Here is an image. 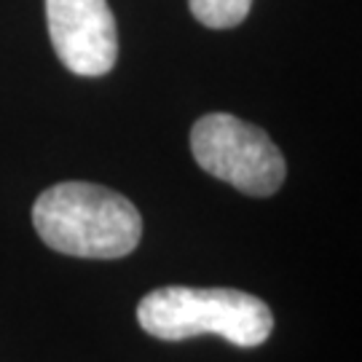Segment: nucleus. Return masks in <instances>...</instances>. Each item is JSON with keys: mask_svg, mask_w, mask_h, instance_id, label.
I'll use <instances>...</instances> for the list:
<instances>
[{"mask_svg": "<svg viewBox=\"0 0 362 362\" xmlns=\"http://www.w3.org/2000/svg\"><path fill=\"white\" fill-rule=\"evenodd\" d=\"M33 226L52 250L73 258H124L143 236L137 207L127 196L94 182L46 188L35 199Z\"/></svg>", "mask_w": 362, "mask_h": 362, "instance_id": "nucleus-1", "label": "nucleus"}, {"mask_svg": "<svg viewBox=\"0 0 362 362\" xmlns=\"http://www.w3.org/2000/svg\"><path fill=\"white\" fill-rule=\"evenodd\" d=\"M148 336L185 341L218 336L233 346H260L274 330V314L260 298L231 287H158L137 306Z\"/></svg>", "mask_w": 362, "mask_h": 362, "instance_id": "nucleus-2", "label": "nucleus"}, {"mask_svg": "<svg viewBox=\"0 0 362 362\" xmlns=\"http://www.w3.org/2000/svg\"><path fill=\"white\" fill-rule=\"evenodd\" d=\"M191 151L207 175L247 196H272L285 182V156L272 137L228 113L199 118L191 129Z\"/></svg>", "mask_w": 362, "mask_h": 362, "instance_id": "nucleus-3", "label": "nucleus"}, {"mask_svg": "<svg viewBox=\"0 0 362 362\" xmlns=\"http://www.w3.org/2000/svg\"><path fill=\"white\" fill-rule=\"evenodd\" d=\"M46 22L54 52L70 73L100 78L113 70L118 30L107 0H46Z\"/></svg>", "mask_w": 362, "mask_h": 362, "instance_id": "nucleus-4", "label": "nucleus"}, {"mask_svg": "<svg viewBox=\"0 0 362 362\" xmlns=\"http://www.w3.org/2000/svg\"><path fill=\"white\" fill-rule=\"evenodd\" d=\"M252 0H188V8L196 22L212 30H228L242 25L250 13Z\"/></svg>", "mask_w": 362, "mask_h": 362, "instance_id": "nucleus-5", "label": "nucleus"}]
</instances>
